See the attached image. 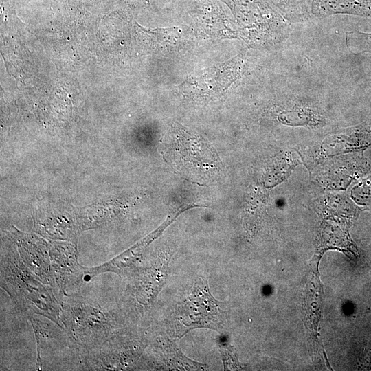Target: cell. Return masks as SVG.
I'll list each match as a JSON object with an SVG mask.
<instances>
[{
  "instance_id": "4",
  "label": "cell",
  "mask_w": 371,
  "mask_h": 371,
  "mask_svg": "<svg viewBox=\"0 0 371 371\" xmlns=\"http://www.w3.org/2000/svg\"><path fill=\"white\" fill-rule=\"evenodd\" d=\"M49 254L59 301L63 297L80 295L87 268L78 262L74 248L55 244Z\"/></svg>"
},
{
  "instance_id": "5",
  "label": "cell",
  "mask_w": 371,
  "mask_h": 371,
  "mask_svg": "<svg viewBox=\"0 0 371 371\" xmlns=\"http://www.w3.org/2000/svg\"><path fill=\"white\" fill-rule=\"evenodd\" d=\"M118 334L89 350L79 359L89 370H117L128 368L135 359L137 351L127 347Z\"/></svg>"
},
{
  "instance_id": "10",
  "label": "cell",
  "mask_w": 371,
  "mask_h": 371,
  "mask_svg": "<svg viewBox=\"0 0 371 371\" xmlns=\"http://www.w3.org/2000/svg\"><path fill=\"white\" fill-rule=\"evenodd\" d=\"M276 10L290 23H304L311 19L310 0H271Z\"/></svg>"
},
{
  "instance_id": "12",
  "label": "cell",
  "mask_w": 371,
  "mask_h": 371,
  "mask_svg": "<svg viewBox=\"0 0 371 371\" xmlns=\"http://www.w3.org/2000/svg\"><path fill=\"white\" fill-rule=\"evenodd\" d=\"M355 192L356 199L361 203H371V177L361 183Z\"/></svg>"
},
{
  "instance_id": "6",
  "label": "cell",
  "mask_w": 371,
  "mask_h": 371,
  "mask_svg": "<svg viewBox=\"0 0 371 371\" xmlns=\"http://www.w3.org/2000/svg\"><path fill=\"white\" fill-rule=\"evenodd\" d=\"M188 316L183 322L187 326L216 328L222 322L223 312L211 296L207 282L202 277L195 283L191 296L186 302Z\"/></svg>"
},
{
  "instance_id": "3",
  "label": "cell",
  "mask_w": 371,
  "mask_h": 371,
  "mask_svg": "<svg viewBox=\"0 0 371 371\" xmlns=\"http://www.w3.org/2000/svg\"><path fill=\"white\" fill-rule=\"evenodd\" d=\"M164 157L172 168L190 181H206L219 172L216 153L202 137L175 123L168 132Z\"/></svg>"
},
{
  "instance_id": "1",
  "label": "cell",
  "mask_w": 371,
  "mask_h": 371,
  "mask_svg": "<svg viewBox=\"0 0 371 371\" xmlns=\"http://www.w3.org/2000/svg\"><path fill=\"white\" fill-rule=\"evenodd\" d=\"M1 286L21 313L42 315L64 328L61 303L53 287L38 279L13 250L1 254Z\"/></svg>"
},
{
  "instance_id": "8",
  "label": "cell",
  "mask_w": 371,
  "mask_h": 371,
  "mask_svg": "<svg viewBox=\"0 0 371 371\" xmlns=\"http://www.w3.org/2000/svg\"><path fill=\"white\" fill-rule=\"evenodd\" d=\"M27 317L32 326L36 341V367L38 370H41V350L47 344V341L54 339H68V337L64 328L52 321L46 322L41 320L38 317L34 316V315H29Z\"/></svg>"
},
{
  "instance_id": "7",
  "label": "cell",
  "mask_w": 371,
  "mask_h": 371,
  "mask_svg": "<svg viewBox=\"0 0 371 371\" xmlns=\"http://www.w3.org/2000/svg\"><path fill=\"white\" fill-rule=\"evenodd\" d=\"M311 12L317 18L335 14L371 18V0H311Z\"/></svg>"
},
{
  "instance_id": "2",
  "label": "cell",
  "mask_w": 371,
  "mask_h": 371,
  "mask_svg": "<svg viewBox=\"0 0 371 371\" xmlns=\"http://www.w3.org/2000/svg\"><path fill=\"white\" fill-rule=\"evenodd\" d=\"M60 302L64 330L78 358L118 334L116 314L81 294L63 297Z\"/></svg>"
},
{
  "instance_id": "11",
  "label": "cell",
  "mask_w": 371,
  "mask_h": 371,
  "mask_svg": "<svg viewBox=\"0 0 371 371\" xmlns=\"http://www.w3.org/2000/svg\"><path fill=\"white\" fill-rule=\"evenodd\" d=\"M346 44L350 52L371 54V32L349 31L346 33Z\"/></svg>"
},
{
  "instance_id": "9",
  "label": "cell",
  "mask_w": 371,
  "mask_h": 371,
  "mask_svg": "<svg viewBox=\"0 0 371 371\" xmlns=\"http://www.w3.org/2000/svg\"><path fill=\"white\" fill-rule=\"evenodd\" d=\"M278 117L282 123L291 126H314L324 122L323 117L316 111L297 104L284 106Z\"/></svg>"
}]
</instances>
